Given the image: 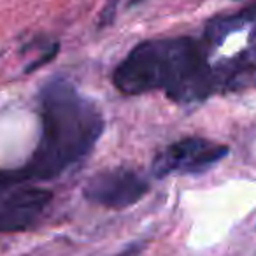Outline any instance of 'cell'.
Wrapping results in <instances>:
<instances>
[{
	"instance_id": "1",
	"label": "cell",
	"mask_w": 256,
	"mask_h": 256,
	"mask_svg": "<svg viewBox=\"0 0 256 256\" xmlns=\"http://www.w3.org/2000/svg\"><path fill=\"white\" fill-rule=\"evenodd\" d=\"M104 132V116L93 100L67 79H51L40 92V139L22 170V181H50L93 151Z\"/></svg>"
},
{
	"instance_id": "2",
	"label": "cell",
	"mask_w": 256,
	"mask_h": 256,
	"mask_svg": "<svg viewBox=\"0 0 256 256\" xmlns=\"http://www.w3.org/2000/svg\"><path fill=\"white\" fill-rule=\"evenodd\" d=\"M112 82L124 95L162 90L179 104L198 102L220 90L209 50L190 37L139 42L116 67Z\"/></svg>"
},
{
	"instance_id": "3",
	"label": "cell",
	"mask_w": 256,
	"mask_h": 256,
	"mask_svg": "<svg viewBox=\"0 0 256 256\" xmlns=\"http://www.w3.org/2000/svg\"><path fill=\"white\" fill-rule=\"evenodd\" d=\"M50 202L51 192L22 181L16 172H0V232L34 226Z\"/></svg>"
},
{
	"instance_id": "4",
	"label": "cell",
	"mask_w": 256,
	"mask_h": 256,
	"mask_svg": "<svg viewBox=\"0 0 256 256\" xmlns=\"http://www.w3.org/2000/svg\"><path fill=\"white\" fill-rule=\"evenodd\" d=\"M228 146L202 137H186L165 148L153 162L154 178L192 176L212 168L228 156Z\"/></svg>"
},
{
	"instance_id": "5",
	"label": "cell",
	"mask_w": 256,
	"mask_h": 256,
	"mask_svg": "<svg viewBox=\"0 0 256 256\" xmlns=\"http://www.w3.org/2000/svg\"><path fill=\"white\" fill-rule=\"evenodd\" d=\"M150 190L148 181L132 168L116 167L88 179L84 196L107 209H126L137 204Z\"/></svg>"
},
{
	"instance_id": "6",
	"label": "cell",
	"mask_w": 256,
	"mask_h": 256,
	"mask_svg": "<svg viewBox=\"0 0 256 256\" xmlns=\"http://www.w3.org/2000/svg\"><path fill=\"white\" fill-rule=\"evenodd\" d=\"M248 30V48L238 56L232 58L237 65H240L246 72L256 68V2L249 4L242 11L235 14H226L214 18L206 28V46L209 50L220 48L230 36L242 30Z\"/></svg>"
},
{
	"instance_id": "7",
	"label": "cell",
	"mask_w": 256,
	"mask_h": 256,
	"mask_svg": "<svg viewBox=\"0 0 256 256\" xmlns=\"http://www.w3.org/2000/svg\"><path fill=\"white\" fill-rule=\"evenodd\" d=\"M120 0H107L106 2V8H104L102 11V23L104 25H109L110 22H112L114 14H116V6Z\"/></svg>"
},
{
	"instance_id": "8",
	"label": "cell",
	"mask_w": 256,
	"mask_h": 256,
	"mask_svg": "<svg viewBox=\"0 0 256 256\" xmlns=\"http://www.w3.org/2000/svg\"><path fill=\"white\" fill-rule=\"evenodd\" d=\"M137 2H140V0H134V2H132V4H137Z\"/></svg>"
}]
</instances>
